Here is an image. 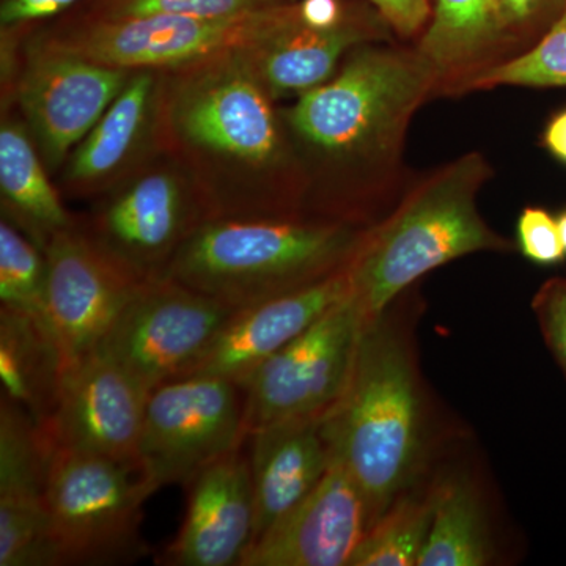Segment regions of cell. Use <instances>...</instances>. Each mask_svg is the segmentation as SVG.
<instances>
[{"label":"cell","instance_id":"cell-6","mask_svg":"<svg viewBox=\"0 0 566 566\" xmlns=\"http://www.w3.org/2000/svg\"><path fill=\"white\" fill-rule=\"evenodd\" d=\"M153 494L134 464L54 450L46 499L59 566L126 565L147 556L142 521Z\"/></svg>","mask_w":566,"mask_h":566},{"label":"cell","instance_id":"cell-25","mask_svg":"<svg viewBox=\"0 0 566 566\" xmlns=\"http://www.w3.org/2000/svg\"><path fill=\"white\" fill-rule=\"evenodd\" d=\"M502 32L495 0H436L433 17L417 50L442 84L465 81L474 74L475 63L501 40Z\"/></svg>","mask_w":566,"mask_h":566},{"label":"cell","instance_id":"cell-16","mask_svg":"<svg viewBox=\"0 0 566 566\" xmlns=\"http://www.w3.org/2000/svg\"><path fill=\"white\" fill-rule=\"evenodd\" d=\"M52 447L20 405L0 400V566H59L48 512Z\"/></svg>","mask_w":566,"mask_h":566},{"label":"cell","instance_id":"cell-34","mask_svg":"<svg viewBox=\"0 0 566 566\" xmlns=\"http://www.w3.org/2000/svg\"><path fill=\"white\" fill-rule=\"evenodd\" d=\"M502 29H523L538 18L546 0H495Z\"/></svg>","mask_w":566,"mask_h":566},{"label":"cell","instance_id":"cell-35","mask_svg":"<svg viewBox=\"0 0 566 566\" xmlns=\"http://www.w3.org/2000/svg\"><path fill=\"white\" fill-rule=\"evenodd\" d=\"M297 9H300L301 20L311 28H335L348 20L342 13L337 0H304L297 3Z\"/></svg>","mask_w":566,"mask_h":566},{"label":"cell","instance_id":"cell-27","mask_svg":"<svg viewBox=\"0 0 566 566\" xmlns=\"http://www.w3.org/2000/svg\"><path fill=\"white\" fill-rule=\"evenodd\" d=\"M46 285L48 262L43 249L3 218L0 222V308L50 324Z\"/></svg>","mask_w":566,"mask_h":566},{"label":"cell","instance_id":"cell-23","mask_svg":"<svg viewBox=\"0 0 566 566\" xmlns=\"http://www.w3.org/2000/svg\"><path fill=\"white\" fill-rule=\"evenodd\" d=\"M156 111L158 76L155 70L133 71L120 95L74 150L69 166L71 185L87 191L117 174L145 139Z\"/></svg>","mask_w":566,"mask_h":566},{"label":"cell","instance_id":"cell-13","mask_svg":"<svg viewBox=\"0 0 566 566\" xmlns=\"http://www.w3.org/2000/svg\"><path fill=\"white\" fill-rule=\"evenodd\" d=\"M44 255L48 322L66 360L98 352L144 282L76 227L54 234Z\"/></svg>","mask_w":566,"mask_h":566},{"label":"cell","instance_id":"cell-8","mask_svg":"<svg viewBox=\"0 0 566 566\" xmlns=\"http://www.w3.org/2000/svg\"><path fill=\"white\" fill-rule=\"evenodd\" d=\"M245 441L241 387L218 376H185L148 390L137 468L153 493L185 486Z\"/></svg>","mask_w":566,"mask_h":566},{"label":"cell","instance_id":"cell-5","mask_svg":"<svg viewBox=\"0 0 566 566\" xmlns=\"http://www.w3.org/2000/svg\"><path fill=\"white\" fill-rule=\"evenodd\" d=\"M180 71L161 102L164 126L178 148L233 180H274L303 216L300 197L282 182L294 172V159L273 96L241 52Z\"/></svg>","mask_w":566,"mask_h":566},{"label":"cell","instance_id":"cell-30","mask_svg":"<svg viewBox=\"0 0 566 566\" xmlns=\"http://www.w3.org/2000/svg\"><path fill=\"white\" fill-rule=\"evenodd\" d=\"M516 245L528 262L556 266L566 260L556 216L542 207H527L516 223Z\"/></svg>","mask_w":566,"mask_h":566},{"label":"cell","instance_id":"cell-3","mask_svg":"<svg viewBox=\"0 0 566 566\" xmlns=\"http://www.w3.org/2000/svg\"><path fill=\"white\" fill-rule=\"evenodd\" d=\"M488 175L486 159L468 153L417 182L367 230L349 264L352 294L365 319L381 314L423 275L447 263L515 249L480 214L476 199Z\"/></svg>","mask_w":566,"mask_h":566},{"label":"cell","instance_id":"cell-10","mask_svg":"<svg viewBox=\"0 0 566 566\" xmlns=\"http://www.w3.org/2000/svg\"><path fill=\"white\" fill-rule=\"evenodd\" d=\"M234 311L174 279H153L142 283L98 352L148 392L191 374Z\"/></svg>","mask_w":566,"mask_h":566},{"label":"cell","instance_id":"cell-17","mask_svg":"<svg viewBox=\"0 0 566 566\" xmlns=\"http://www.w3.org/2000/svg\"><path fill=\"white\" fill-rule=\"evenodd\" d=\"M368 527L363 491L333 458L322 482L253 539L240 566H349Z\"/></svg>","mask_w":566,"mask_h":566},{"label":"cell","instance_id":"cell-32","mask_svg":"<svg viewBox=\"0 0 566 566\" xmlns=\"http://www.w3.org/2000/svg\"><path fill=\"white\" fill-rule=\"evenodd\" d=\"M382 18L403 36L422 31L431 18L430 0H371Z\"/></svg>","mask_w":566,"mask_h":566},{"label":"cell","instance_id":"cell-2","mask_svg":"<svg viewBox=\"0 0 566 566\" xmlns=\"http://www.w3.org/2000/svg\"><path fill=\"white\" fill-rule=\"evenodd\" d=\"M367 230L312 216L211 218L189 234L164 277L241 308L345 270Z\"/></svg>","mask_w":566,"mask_h":566},{"label":"cell","instance_id":"cell-24","mask_svg":"<svg viewBox=\"0 0 566 566\" xmlns=\"http://www.w3.org/2000/svg\"><path fill=\"white\" fill-rule=\"evenodd\" d=\"M0 191L7 221L43 251L54 234L74 227L31 137L17 122H6L0 129Z\"/></svg>","mask_w":566,"mask_h":566},{"label":"cell","instance_id":"cell-28","mask_svg":"<svg viewBox=\"0 0 566 566\" xmlns=\"http://www.w3.org/2000/svg\"><path fill=\"white\" fill-rule=\"evenodd\" d=\"M501 85L566 87V0L560 13L532 50L482 69L464 81L463 91H483Z\"/></svg>","mask_w":566,"mask_h":566},{"label":"cell","instance_id":"cell-29","mask_svg":"<svg viewBox=\"0 0 566 566\" xmlns=\"http://www.w3.org/2000/svg\"><path fill=\"white\" fill-rule=\"evenodd\" d=\"M99 17L134 18L151 14L170 17L229 18L292 3L290 0H99Z\"/></svg>","mask_w":566,"mask_h":566},{"label":"cell","instance_id":"cell-37","mask_svg":"<svg viewBox=\"0 0 566 566\" xmlns=\"http://www.w3.org/2000/svg\"><path fill=\"white\" fill-rule=\"evenodd\" d=\"M558 229H560L562 241H564L565 251H566V208L560 214L557 216Z\"/></svg>","mask_w":566,"mask_h":566},{"label":"cell","instance_id":"cell-12","mask_svg":"<svg viewBox=\"0 0 566 566\" xmlns=\"http://www.w3.org/2000/svg\"><path fill=\"white\" fill-rule=\"evenodd\" d=\"M132 74L46 41L39 44L22 73L18 102L50 169L92 132Z\"/></svg>","mask_w":566,"mask_h":566},{"label":"cell","instance_id":"cell-4","mask_svg":"<svg viewBox=\"0 0 566 566\" xmlns=\"http://www.w3.org/2000/svg\"><path fill=\"white\" fill-rule=\"evenodd\" d=\"M442 85L419 50L354 48L342 70L289 111V128L324 161L386 167L420 104Z\"/></svg>","mask_w":566,"mask_h":566},{"label":"cell","instance_id":"cell-7","mask_svg":"<svg viewBox=\"0 0 566 566\" xmlns=\"http://www.w3.org/2000/svg\"><path fill=\"white\" fill-rule=\"evenodd\" d=\"M297 17V3L229 18H98L46 43L123 70H181L273 39Z\"/></svg>","mask_w":566,"mask_h":566},{"label":"cell","instance_id":"cell-36","mask_svg":"<svg viewBox=\"0 0 566 566\" xmlns=\"http://www.w3.org/2000/svg\"><path fill=\"white\" fill-rule=\"evenodd\" d=\"M546 150L566 166V109L558 112L547 123L543 133Z\"/></svg>","mask_w":566,"mask_h":566},{"label":"cell","instance_id":"cell-9","mask_svg":"<svg viewBox=\"0 0 566 566\" xmlns=\"http://www.w3.org/2000/svg\"><path fill=\"white\" fill-rule=\"evenodd\" d=\"M364 323L349 293L253 370L240 385L248 434L268 424L326 415L348 385Z\"/></svg>","mask_w":566,"mask_h":566},{"label":"cell","instance_id":"cell-1","mask_svg":"<svg viewBox=\"0 0 566 566\" xmlns=\"http://www.w3.org/2000/svg\"><path fill=\"white\" fill-rule=\"evenodd\" d=\"M416 286L365 319L348 385L323 416L333 458L363 491L370 526L472 436L424 378L417 337L424 303Z\"/></svg>","mask_w":566,"mask_h":566},{"label":"cell","instance_id":"cell-19","mask_svg":"<svg viewBox=\"0 0 566 566\" xmlns=\"http://www.w3.org/2000/svg\"><path fill=\"white\" fill-rule=\"evenodd\" d=\"M352 293L349 266L304 289L237 308L191 374L238 386Z\"/></svg>","mask_w":566,"mask_h":566},{"label":"cell","instance_id":"cell-21","mask_svg":"<svg viewBox=\"0 0 566 566\" xmlns=\"http://www.w3.org/2000/svg\"><path fill=\"white\" fill-rule=\"evenodd\" d=\"M371 36L375 28L353 20L335 28H311L301 20L297 9L292 24L241 55L273 98L301 96L329 81L345 55Z\"/></svg>","mask_w":566,"mask_h":566},{"label":"cell","instance_id":"cell-33","mask_svg":"<svg viewBox=\"0 0 566 566\" xmlns=\"http://www.w3.org/2000/svg\"><path fill=\"white\" fill-rule=\"evenodd\" d=\"M76 2L80 0H2L0 22L3 29L28 24L55 17Z\"/></svg>","mask_w":566,"mask_h":566},{"label":"cell","instance_id":"cell-14","mask_svg":"<svg viewBox=\"0 0 566 566\" xmlns=\"http://www.w3.org/2000/svg\"><path fill=\"white\" fill-rule=\"evenodd\" d=\"M210 219L174 174L144 175L93 219L88 237L142 282L164 277L189 234Z\"/></svg>","mask_w":566,"mask_h":566},{"label":"cell","instance_id":"cell-15","mask_svg":"<svg viewBox=\"0 0 566 566\" xmlns=\"http://www.w3.org/2000/svg\"><path fill=\"white\" fill-rule=\"evenodd\" d=\"M472 441L458 442L436 465L433 526L417 566L512 564L497 493Z\"/></svg>","mask_w":566,"mask_h":566},{"label":"cell","instance_id":"cell-26","mask_svg":"<svg viewBox=\"0 0 566 566\" xmlns=\"http://www.w3.org/2000/svg\"><path fill=\"white\" fill-rule=\"evenodd\" d=\"M434 510L436 468L387 506L368 528L349 566H417Z\"/></svg>","mask_w":566,"mask_h":566},{"label":"cell","instance_id":"cell-18","mask_svg":"<svg viewBox=\"0 0 566 566\" xmlns=\"http://www.w3.org/2000/svg\"><path fill=\"white\" fill-rule=\"evenodd\" d=\"M243 447L205 465L186 483L185 520L156 564L240 566L255 531L251 463Z\"/></svg>","mask_w":566,"mask_h":566},{"label":"cell","instance_id":"cell-11","mask_svg":"<svg viewBox=\"0 0 566 566\" xmlns=\"http://www.w3.org/2000/svg\"><path fill=\"white\" fill-rule=\"evenodd\" d=\"M147 394L106 354H87L66 364L54 411L41 431L52 450L137 468Z\"/></svg>","mask_w":566,"mask_h":566},{"label":"cell","instance_id":"cell-31","mask_svg":"<svg viewBox=\"0 0 566 566\" xmlns=\"http://www.w3.org/2000/svg\"><path fill=\"white\" fill-rule=\"evenodd\" d=\"M539 334L566 379V277L547 279L532 297Z\"/></svg>","mask_w":566,"mask_h":566},{"label":"cell","instance_id":"cell-22","mask_svg":"<svg viewBox=\"0 0 566 566\" xmlns=\"http://www.w3.org/2000/svg\"><path fill=\"white\" fill-rule=\"evenodd\" d=\"M66 364L50 324L0 308L2 397L24 408L40 428L54 411Z\"/></svg>","mask_w":566,"mask_h":566},{"label":"cell","instance_id":"cell-20","mask_svg":"<svg viewBox=\"0 0 566 566\" xmlns=\"http://www.w3.org/2000/svg\"><path fill=\"white\" fill-rule=\"evenodd\" d=\"M248 441L256 539L315 490L333 463V452L323 417L256 428Z\"/></svg>","mask_w":566,"mask_h":566}]
</instances>
